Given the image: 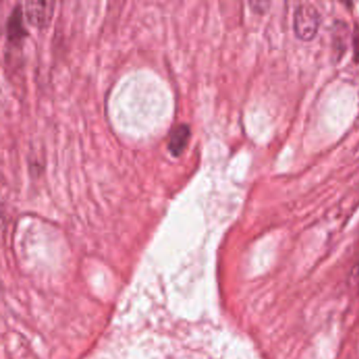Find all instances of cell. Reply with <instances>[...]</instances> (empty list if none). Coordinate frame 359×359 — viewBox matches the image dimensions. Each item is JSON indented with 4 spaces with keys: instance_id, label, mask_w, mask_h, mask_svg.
<instances>
[{
    "instance_id": "7a4b0ae2",
    "label": "cell",
    "mask_w": 359,
    "mask_h": 359,
    "mask_svg": "<svg viewBox=\"0 0 359 359\" xmlns=\"http://www.w3.org/2000/svg\"><path fill=\"white\" fill-rule=\"evenodd\" d=\"M54 1H36L29 0L25 3V15L30 23L36 27L49 25L54 12Z\"/></svg>"
},
{
    "instance_id": "5b68a950",
    "label": "cell",
    "mask_w": 359,
    "mask_h": 359,
    "mask_svg": "<svg viewBox=\"0 0 359 359\" xmlns=\"http://www.w3.org/2000/svg\"><path fill=\"white\" fill-rule=\"evenodd\" d=\"M270 3H263V1H256V3H250L252 10L257 12V13H263L267 11Z\"/></svg>"
},
{
    "instance_id": "277c9868",
    "label": "cell",
    "mask_w": 359,
    "mask_h": 359,
    "mask_svg": "<svg viewBox=\"0 0 359 359\" xmlns=\"http://www.w3.org/2000/svg\"><path fill=\"white\" fill-rule=\"evenodd\" d=\"M8 39L10 41H19L25 37V30L23 23V11L21 5H16L8 19Z\"/></svg>"
},
{
    "instance_id": "3957f363",
    "label": "cell",
    "mask_w": 359,
    "mask_h": 359,
    "mask_svg": "<svg viewBox=\"0 0 359 359\" xmlns=\"http://www.w3.org/2000/svg\"><path fill=\"white\" fill-rule=\"evenodd\" d=\"M190 136H191V130L188 124H180L176 126L171 132L170 140H168L170 152L175 156L182 154L186 144L189 142Z\"/></svg>"
},
{
    "instance_id": "8992f818",
    "label": "cell",
    "mask_w": 359,
    "mask_h": 359,
    "mask_svg": "<svg viewBox=\"0 0 359 359\" xmlns=\"http://www.w3.org/2000/svg\"><path fill=\"white\" fill-rule=\"evenodd\" d=\"M358 281H359V269H358Z\"/></svg>"
},
{
    "instance_id": "6da1fadb",
    "label": "cell",
    "mask_w": 359,
    "mask_h": 359,
    "mask_svg": "<svg viewBox=\"0 0 359 359\" xmlns=\"http://www.w3.org/2000/svg\"><path fill=\"white\" fill-rule=\"evenodd\" d=\"M320 21V14L314 6L301 3L295 9L293 17L295 36L303 41H312L318 33Z\"/></svg>"
}]
</instances>
